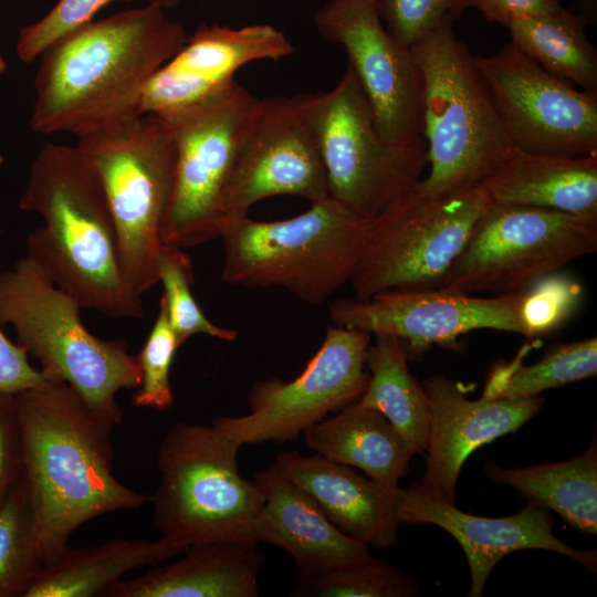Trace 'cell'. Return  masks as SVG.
<instances>
[{
	"label": "cell",
	"instance_id": "cell-43",
	"mask_svg": "<svg viewBox=\"0 0 597 597\" xmlns=\"http://www.w3.org/2000/svg\"><path fill=\"white\" fill-rule=\"evenodd\" d=\"M0 233H1V230H0Z\"/></svg>",
	"mask_w": 597,
	"mask_h": 597
},
{
	"label": "cell",
	"instance_id": "cell-7",
	"mask_svg": "<svg viewBox=\"0 0 597 597\" xmlns=\"http://www.w3.org/2000/svg\"><path fill=\"white\" fill-rule=\"evenodd\" d=\"M240 447L212 423L178 421L168 429L157 455L159 483L149 495L161 536L187 546L256 543L254 522L264 495L241 475Z\"/></svg>",
	"mask_w": 597,
	"mask_h": 597
},
{
	"label": "cell",
	"instance_id": "cell-10",
	"mask_svg": "<svg viewBox=\"0 0 597 597\" xmlns=\"http://www.w3.org/2000/svg\"><path fill=\"white\" fill-rule=\"evenodd\" d=\"M596 251V216L491 203L438 289L515 295Z\"/></svg>",
	"mask_w": 597,
	"mask_h": 597
},
{
	"label": "cell",
	"instance_id": "cell-35",
	"mask_svg": "<svg viewBox=\"0 0 597 597\" xmlns=\"http://www.w3.org/2000/svg\"><path fill=\"white\" fill-rule=\"evenodd\" d=\"M179 348L160 298L159 311L149 335L136 355L140 368V383L133 395L135 407L167 410L174 404L170 368Z\"/></svg>",
	"mask_w": 597,
	"mask_h": 597
},
{
	"label": "cell",
	"instance_id": "cell-31",
	"mask_svg": "<svg viewBox=\"0 0 597 597\" xmlns=\"http://www.w3.org/2000/svg\"><path fill=\"white\" fill-rule=\"evenodd\" d=\"M41 566L34 516L22 472L0 500V597H22Z\"/></svg>",
	"mask_w": 597,
	"mask_h": 597
},
{
	"label": "cell",
	"instance_id": "cell-30",
	"mask_svg": "<svg viewBox=\"0 0 597 597\" xmlns=\"http://www.w3.org/2000/svg\"><path fill=\"white\" fill-rule=\"evenodd\" d=\"M597 374V338L589 337L551 348L534 364L512 360L494 366L482 398L522 399L583 380Z\"/></svg>",
	"mask_w": 597,
	"mask_h": 597
},
{
	"label": "cell",
	"instance_id": "cell-42",
	"mask_svg": "<svg viewBox=\"0 0 597 597\" xmlns=\"http://www.w3.org/2000/svg\"><path fill=\"white\" fill-rule=\"evenodd\" d=\"M3 161H4V158H3L2 154L0 153V167L3 165Z\"/></svg>",
	"mask_w": 597,
	"mask_h": 597
},
{
	"label": "cell",
	"instance_id": "cell-11",
	"mask_svg": "<svg viewBox=\"0 0 597 597\" xmlns=\"http://www.w3.org/2000/svg\"><path fill=\"white\" fill-rule=\"evenodd\" d=\"M312 118L328 197L356 216L373 220L423 178L426 139L386 142L349 66L331 91L312 93Z\"/></svg>",
	"mask_w": 597,
	"mask_h": 597
},
{
	"label": "cell",
	"instance_id": "cell-33",
	"mask_svg": "<svg viewBox=\"0 0 597 597\" xmlns=\"http://www.w3.org/2000/svg\"><path fill=\"white\" fill-rule=\"evenodd\" d=\"M158 281L164 287L161 300L179 347L195 335H208L224 342L237 338L234 329L212 323L197 304L191 292L195 281L192 263L184 249L164 247Z\"/></svg>",
	"mask_w": 597,
	"mask_h": 597
},
{
	"label": "cell",
	"instance_id": "cell-39",
	"mask_svg": "<svg viewBox=\"0 0 597 597\" xmlns=\"http://www.w3.org/2000/svg\"><path fill=\"white\" fill-rule=\"evenodd\" d=\"M45 381L41 371L30 364L27 350L12 343L0 326V394L17 395Z\"/></svg>",
	"mask_w": 597,
	"mask_h": 597
},
{
	"label": "cell",
	"instance_id": "cell-15",
	"mask_svg": "<svg viewBox=\"0 0 597 597\" xmlns=\"http://www.w3.org/2000/svg\"><path fill=\"white\" fill-rule=\"evenodd\" d=\"M279 195L311 203L328 198L312 93L259 101L223 191L226 226L247 216L256 202Z\"/></svg>",
	"mask_w": 597,
	"mask_h": 597
},
{
	"label": "cell",
	"instance_id": "cell-8",
	"mask_svg": "<svg viewBox=\"0 0 597 597\" xmlns=\"http://www.w3.org/2000/svg\"><path fill=\"white\" fill-rule=\"evenodd\" d=\"M111 210L123 273L138 294L158 281L163 228L176 172V145L166 122L145 114L124 126L77 138Z\"/></svg>",
	"mask_w": 597,
	"mask_h": 597
},
{
	"label": "cell",
	"instance_id": "cell-36",
	"mask_svg": "<svg viewBox=\"0 0 597 597\" xmlns=\"http://www.w3.org/2000/svg\"><path fill=\"white\" fill-rule=\"evenodd\" d=\"M115 1L132 0H59L39 21L19 31L15 52L23 63H31L53 43L93 21L95 14Z\"/></svg>",
	"mask_w": 597,
	"mask_h": 597
},
{
	"label": "cell",
	"instance_id": "cell-18",
	"mask_svg": "<svg viewBox=\"0 0 597 597\" xmlns=\"http://www.w3.org/2000/svg\"><path fill=\"white\" fill-rule=\"evenodd\" d=\"M399 524H433L461 545L470 567L469 597H480L486 579L507 554L523 549H546L564 554L596 574V549H575L553 534L554 516L548 509L527 501L517 513L484 517L459 510L427 490L420 482L399 489L396 500Z\"/></svg>",
	"mask_w": 597,
	"mask_h": 597
},
{
	"label": "cell",
	"instance_id": "cell-9",
	"mask_svg": "<svg viewBox=\"0 0 597 597\" xmlns=\"http://www.w3.org/2000/svg\"><path fill=\"white\" fill-rule=\"evenodd\" d=\"M491 203L482 185L443 197L417 185L397 198L369 221L348 282L355 297L438 289Z\"/></svg>",
	"mask_w": 597,
	"mask_h": 597
},
{
	"label": "cell",
	"instance_id": "cell-23",
	"mask_svg": "<svg viewBox=\"0 0 597 597\" xmlns=\"http://www.w3.org/2000/svg\"><path fill=\"white\" fill-rule=\"evenodd\" d=\"M258 543L217 541L191 544L172 563L119 579L106 597H256L264 555Z\"/></svg>",
	"mask_w": 597,
	"mask_h": 597
},
{
	"label": "cell",
	"instance_id": "cell-20",
	"mask_svg": "<svg viewBox=\"0 0 597 597\" xmlns=\"http://www.w3.org/2000/svg\"><path fill=\"white\" fill-rule=\"evenodd\" d=\"M420 384L428 407V455L419 482L450 503L455 502V485L467 458L479 447L519 430L544 404L540 396L471 400L459 383L443 375Z\"/></svg>",
	"mask_w": 597,
	"mask_h": 597
},
{
	"label": "cell",
	"instance_id": "cell-2",
	"mask_svg": "<svg viewBox=\"0 0 597 597\" xmlns=\"http://www.w3.org/2000/svg\"><path fill=\"white\" fill-rule=\"evenodd\" d=\"M15 397L42 564L57 557L88 521L149 502V495L113 473L117 423L92 409L70 385L46 380Z\"/></svg>",
	"mask_w": 597,
	"mask_h": 597
},
{
	"label": "cell",
	"instance_id": "cell-14",
	"mask_svg": "<svg viewBox=\"0 0 597 597\" xmlns=\"http://www.w3.org/2000/svg\"><path fill=\"white\" fill-rule=\"evenodd\" d=\"M473 61L514 147L569 156L597 153V92L552 75L511 42Z\"/></svg>",
	"mask_w": 597,
	"mask_h": 597
},
{
	"label": "cell",
	"instance_id": "cell-17",
	"mask_svg": "<svg viewBox=\"0 0 597 597\" xmlns=\"http://www.w3.org/2000/svg\"><path fill=\"white\" fill-rule=\"evenodd\" d=\"M520 300L521 293L481 297L442 289L389 290L364 300L337 298L328 316L336 326L396 336L409 358L432 345L451 347L471 331L522 335Z\"/></svg>",
	"mask_w": 597,
	"mask_h": 597
},
{
	"label": "cell",
	"instance_id": "cell-25",
	"mask_svg": "<svg viewBox=\"0 0 597 597\" xmlns=\"http://www.w3.org/2000/svg\"><path fill=\"white\" fill-rule=\"evenodd\" d=\"M306 446L335 462L358 468L383 488L397 492L415 455L379 411L353 402L302 433Z\"/></svg>",
	"mask_w": 597,
	"mask_h": 597
},
{
	"label": "cell",
	"instance_id": "cell-27",
	"mask_svg": "<svg viewBox=\"0 0 597 597\" xmlns=\"http://www.w3.org/2000/svg\"><path fill=\"white\" fill-rule=\"evenodd\" d=\"M488 480L515 489L527 501L558 513L585 534L597 533V442L579 455L523 468L484 465Z\"/></svg>",
	"mask_w": 597,
	"mask_h": 597
},
{
	"label": "cell",
	"instance_id": "cell-40",
	"mask_svg": "<svg viewBox=\"0 0 597 597\" xmlns=\"http://www.w3.org/2000/svg\"><path fill=\"white\" fill-rule=\"evenodd\" d=\"M462 10L473 8L488 21L507 27L516 19L562 9L561 0H461Z\"/></svg>",
	"mask_w": 597,
	"mask_h": 597
},
{
	"label": "cell",
	"instance_id": "cell-28",
	"mask_svg": "<svg viewBox=\"0 0 597 597\" xmlns=\"http://www.w3.org/2000/svg\"><path fill=\"white\" fill-rule=\"evenodd\" d=\"M401 342L375 335L366 353L368 385L358 402L383 413L413 454L422 453L428 439V407L421 384L410 374Z\"/></svg>",
	"mask_w": 597,
	"mask_h": 597
},
{
	"label": "cell",
	"instance_id": "cell-6",
	"mask_svg": "<svg viewBox=\"0 0 597 597\" xmlns=\"http://www.w3.org/2000/svg\"><path fill=\"white\" fill-rule=\"evenodd\" d=\"M368 227V220L329 197L283 220L240 217L220 237L221 277L243 287H282L307 304H320L349 282Z\"/></svg>",
	"mask_w": 597,
	"mask_h": 597
},
{
	"label": "cell",
	"instance_id": "cell-24",
	"mask_svg": "<svg viewBox=\"0 0 597 597\" xmlns=\"http://www.w3.org/2000/svg\"><path fill=\"white\" fill-rule=\"evenodd\" d=\"M482 187L492 203L597 217V153L569 156L513 147Z\"/></svg>",
	"mask_w": 597,
	"mask_h": 597
},
{
	"label": "cell",
	"instance_id": "cell-4",
	"mask_svg": "<svg viewBox=\"0 0 597 597\" xmlns=\"http://www.w3.org/2000/svg\"><path fill=\"white\" fill-rule=\"evenodd\" d=\"M453 23L446 18L411 45L422 78L429 167L418 187L433 197L482 185L514 147Z\"/></svg>",
	"mask_w": 597,
	"mask_h": 597
},
{
	"label": "cell",
	"instance_id": "cell-41",
	"mask_svg": "<svg viewBox=\"0 0 597 597\" xmlns=\"http://www.w3.org/2000/svg\"><path fill=\"white\" fill-rule=\"evenodd\" d=\"M182 0H146L148 4L157 6L164 10L177 7Z\"/></svg>",
	"mask_w": 597,
	"mask_h": 597
},
{
	"label": "cell",
	"instance_id": "cell-38",
	"mask_svg": "<svg viewBox=\"0 0 597 597\" xmlns=\"http://www.w3.org/2000/svg\"><path fill=\"white\" fill-rule=\"evenodd\" d=\"M23 472V442L15 395L0 394V500Z\"/></svg>",
	"mask_w": 597,
	"mask_h": 597
},
{
	"label": "cell",
	"instance_id": "cell-16",
	"mask_svg": "<svg viewBox=\"0 0 597 597\" xmlns=\"http://www.w3.org/2000/svg\"><path fill=\"white\" fill-rule=\"evenodd\" d=\"M314 25L346 51L380 136L396 145L425 140L421 73L411 46L386 29L378 0H331Z\"/></svg>",
	"mask_w": 597,
	"mask_h": 597
},
{
	"label": "cell",
	"instance_id": "cell-22",
	"mask_svg": "<svg viewBox=\"0 0 597 597\" xmlns=\"http://www.w3.org/2000/svg\"><path fill=\"white\" fill-rule=\"evenodd\" d=\"M273 465L303 489L345 534L378 549L397 544L399 490L389 491L370 478L359 475L349 465L317 453L281 452Z\"/></svg>",
	"mask_w": 597,
	"mask_h": 597
},
{
	"label": "cell",
	"instance_id": "cell-29",
	"mask_svg": "<svg viewBox=\"0 0 597 597\" xmlns=\"http://www.w3.org/2000/svg\"><path fill=\"white\" fill-rule=\"evenodd\" d=\"M511 43L552 75L585 91L597 92V53L585 22L559 10L514 20Z\"/></svg>",
	"mask_w": 597,
	"mask_h": 597
},
{
	"label": "cell",
	"instance_id": "cell-34",
	"mask_svg": "<svg viewBox=\"0 0 597 597\" xmlns=\"http://www.w3.org/2000/svg\"><path fill=\"white\" fill-rule=\"evenodd\" d=\"M583 294L569 275L554 272L521 293L522 335L538 338L555 334L575 313Z\"/></svg>",
	"mask_w": 597,
	"mask_h": 597
},
{
	"label": "cell",
	"instance_id": "cell-26",
	"mask_svg": "<svg viewBox=\"0 0 597 597\" xmlns=\"http://www.w3.org/2000/svg\"><path fill=\"white\" fill-rule=\"evenodd\" d=\"M187 545L158 540L116 538L86 547H66L42 564L22 597H92L101 595L128 572L180 555Z\"/></svg>",
	"mask_w": 597,
	"mask_h": 597
},
{
	"label": "cell",
	"instance_id": "cell-32",
	"mask_svg": "<svg viewBox=\"0 0 597 597\" xmlns=\"http://www.w3.org/2000/svg\"><path fill=\"white\" fill-rule=\"evenodd\" d=\"M295 595L314 597H415L416 582L401 569L370 558L362 564L297 576Z\"/></svg>",
	"mask_w": 597,
	"mask_h": 597
},
{
	"label": "cell",
	"instance_id": "cell-3",
	"mask_svg": "<svg viewBox=\"0 0 597 597\" xmlns=\"http://www.w3.org/2000/svg\"><path fill=\"white\" fill-rule=\"evenodd\" d=\"M44 224L27 238V254L84 308L142 318L144 305L121 265L117 233L103 188L76 146L46 143L30 165L19 199Z\"/></svg>",
	"mask_w": 597,
	"mask_h": 597
},
{
	"label": "cell",
	"instance_id": "cell-21",
	"mask_svg": "<svg viewBox=\"0 0 597 597\" xmlns=\"http://www.w3.org/2000/svg\"><path fill=\"white\" fill-rule=\"evenodd\" d=\"M254 481L264 503L254 522L256 543L292 556L297 576L345 568L373 558L369 545L336 527L313 499L273 464Z\"/></svg>",
	"mask_w": 597,
	"mask_h": 597
},
{
	"label": "cell",
	"instance_id": "cell-19",
	"mask_svg": "<svg viewBox=\"0 0 597 597\" xmlns=\"http://www.w3.org/2000/svg\"><path fill=\"white\" fill-rule=\"evenodd\" d=\"M293 51L287 36L270 24H201L149 78L140 113L164 117L200 103L235 81L245 64L277 61Z\"/></svg>",
	"mask_w": 597,
	"mask_h": 597
},
{
	"label": "cell",
	"instance_id": "cell-12",
	"mask_svg": "<svg viewBox=\"0 0 597 597\" xmlns=\"http://www.w3.org/2000/svg\"><path fill=\"white\" fill-rule=\"evenodd\" d=\"M259 101L233 81L205 101L160 117L176 145L164 247L192 248L221 237L223 191Z\"/></svg>",
	"mask_w": 597,
	"mask_h": 597
},
{
	"label": "cell",
	"instance_id": "cell-1",
	"mask_svg": "<svg viewBox=\"0 0 597 597\" xmlns=\"http://www.w3.org/2000/svg\"><path fill=\"white\" fill-rule=\"evenodd\" d=\"M165 11L148 3L119 11L50 45L38 59L31 130L78 138L142 116L147 82L188 39Z\"/></svg>",
	"mask_w": 597,
	"mask_h": 597
},
{
	"label": "cell",
	"instance_id": "cell-13",
	"mask_svg": "<svg viewBox=\"0 0 597 597\" xmlns=\"http://www.w3.org/2000/svg\"><path fill=\"white\" fill-rule=\"evenodd\" d=\"M370 339L366 332L332 324L297 377L255 381L247 396L250 412L218 416L212 425L240 446L297 439L328 413L359 400L369 379Z\"/></svg>",
	"mask_w": 597,
	"mask_h": 597
},
{
	"label": "cell",
	"instance_id": "cell-5",
	"mask_svg": "<svg viewBox=\"0 0 597 597\" xmlns=\"http://www.w3.org/2000/svg\"><path fill=\"white\" fill-rule=\"evenodd\" d=\"M81 308L28 254L0 271V326H13L17 343L39 360L45 380L66 383L92 409L119 425L116 395L139 386V364L126 341L92 334Z\"/></svg>",
	"mask_w": 597,
	"mask_h": 597
},
{
	"label": "cell",
	"instance_id": "cell-37",
	"mask_svg": "<svg viewBox=\"0 0 597 597\" xmlns=\"http://www.w3.org/2000/svg\"><path fill=\"white\" fill-rule=\"evenodd\" d=\"M386 29L406 45H413L446 18L463 12L461 0H378Z\"/></svg>",
	"mask_w": 597,
	"mask_h": 597
}]
</instances>
